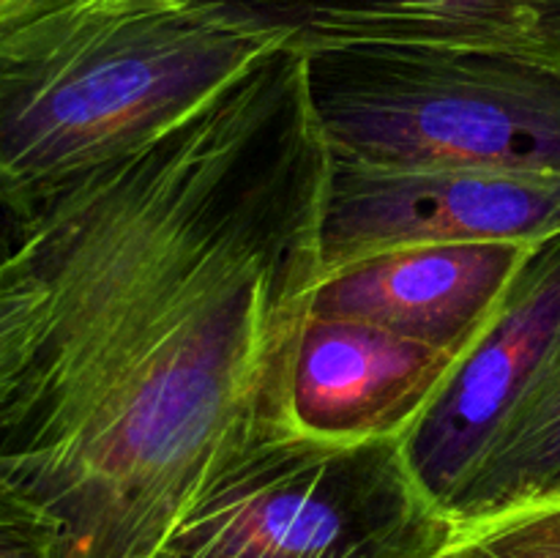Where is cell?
<instances>
[{
    "label": "cell",
    "instance_id": "5",
    "mask_svg": "<svg viewBox=\"0 0 560 558\" xmlns=\"http://www.w3.org/2000/svg\"><path fill=\"white\" fill-rule=\"evenodd\" d=\"M560 233V181L459 170H381L331 159L320 213V277L377 252Z\"/></svg>",
    "mask_w": 560,
    "mask_h": 558
},
{
    "label": "cell",
    "instance_id": "10",
    "mask_svg": "<svg viewBox=\"0 0 560 558\" xmlns=\"http://www.w3.org/2000/svg\"><path fill=\"white\" fill-rule=\"evenodd\" d=\"M560 501V337L459 492V528Z\"/></svg>",
    "mask_w": 560,
    "mask_h": 558
},
{
    "label": "cell",
    "instance_id": "9",
    "mask_svg": "<svg viewBox=\"0 0 560 558\" xmlns=\"http://www.w3.org/2000/svg\"><path fill=\"white\" fill-rule=\"evenodd\" d=\"M457 356L348 317H306L290 372V427L326 441L402 438Z\"/></svg>",
    "mask_w": 560,
    "mask_h": 558
},
{
    "label": "cell",
    "instance_id": "3",
    "mask_svg": "<svg viewBox=\"0 0 560 558\" xmlns=\"http://www.w3.org/2000/svg\"><path fill=\"white\" fill-rule=\"evenodd\" d=\"M301 55L310 109L337 162L560 181V69L421 47Z\"/></svg>",
    "mask_w": 560,
    "mask_h": 558
},
{
    "label": "cell",
    "instance_id": "12",
    "mask_svg": "<svg viewBox=\"0 0 560 558\" xmlns=\"http://www.w3.org/2000/svg\"><path fill=\"white\" fill-rule=\"evenodd\" d=\"M443 558H560V501L459 528Z\"/></svg>",
    "mask_w": 560,
    "mask_h": 558
},
{
    "label": "cell",
    "instance_id": "13",
    "mask_svg": "<svg viewBox=\"0 0 560 558\" xmlns=\"http://www.w3.org/2000/svg\"><path fill=\"white\" fill-rule=\"evenodd\" d=\"M0 558H71L58 518L0 470Z\"/></svg>",
    "mask_w": 560,
    "mask_h": 558
},
{
    "label": "cell",
    "instance_id": "4",
    "mask_svg": "<svg viewBox=\"0 0 560 558\" xmlns=\"http://www.w3.org/2000/svg\"><path fill=\"white\" fill-rule=\"evenodd\" d=\"M454 536L399 435L284 432L213 476L156 558H443Z\"/></svg>",
    "mask_w": 560,
    "mask_h": 558
},
{
    "label": "cell",
    "instance_id": "14",
    "mask_svg": "<svg viewBox=\"0 0 560 558\" xmlns=\"http://www.w3.org/2000/svg\"><path fill=\"white\" fill-rule=\"evenodd\" d=\"M197 0H31L11 14L0 16L9 20L16 14L31 11H88V14H126V11H156V9H184Z\"/></svg>",
    "mask_w": 560,
    "mask_h": 558
},
{
    "label": "cell",
    "instance_id": "2",
    "mask_svg": "<svg viewBox=\"0 0 560 558\" xmlns=\"http://www.w3.org/2000/svg\"><path fill=\"white\" fill-rule=\"evenodd\" d=\"M279 47L208 5L0 20V222L16 239L69 186Z\"/></svg>",
    "mask_w": 560,
    "mask_h": 558
},
{
    "label": "cell",
    "instance_id": "7",
    "mask_svg": "<svg viewBox=\"0 0 560 558\" xmlns=\"http://www.w3.org/2000/svg\"><path fill=\"white\" fill-rule=\"evenodd\" d=\"M295 53L421 47L560 69V0H197Z\"/></svg>",
    "mask_w": 560,
    "mask_h": 558
},
{
    "label": "cell",
    "instance_id": "6",
    "mask_svg": "<svg viewBox=\"0 0 560 558\" xmlns=\"http://www.w3.org/2000/svg\"><path fill=\"white\" fill-rule=\"evenodd\" d=\"M558 337L560 233L530 249L492 321L402 435L416 479L448 518Z\"/></svg>",
    "mask_w": 560,
    "mask_h": 558
},
{
    "label": "cell",
    "instance_id": "11",
    "mask_svg": "<svg viewBox=\"0 0 560 558\" xmlns=\"http://www.w3.org/2000/svg\"><path fill=\"white\" fill-rule=\"evenodd\" d=\"M47 334V290L16 239L0 255V452L25 425L36 397L38 364Z\"/></svg>",
    "mask_w": 560,
    "mask_h": 558
},
{
    "label": "cell",
    "instance_id": "1",
    "mask_svg": "<svg viewBox=\"0 0 560 558\" xmlns=\"http://www.w3.org/2000/svg\"><path fill=\"white\" fill-rule=\"evenodd\" d=\"M331 153L279 47L16 233L47 290L0 470L71 558H156L202 487L290 427Z\"/></svg>",
    "mask_w": 560,
    "mask_h": 558
},
{
    "label": "cell",
    "instance_id": "15",
    "mask_svg": "<svg viewBox=\"0 0 560 558\" xmlns=\"http://www.w3.org/2000/svg\"><path fill=\"white\" fill-rule=\"evenodd\" d=\"M14 244H16V239L9 233V228L0 222V255H5V252H9Z\"/></svg>",
    "mask_w": 560,
    "mask_h": 558
},
{
    "label": "cell",
    "instance_id": "8",
    "mask_svg": "<svg viewBox=\"0 0 560 558\" xmlns=\"http://www.w3.org/2000/svg\"><path fill=\"white\" fill-rule=\"evenodd\" d=\"M534 246L465 241L377 252L323 274L310 315L372 323L459 359L492 321Z\"/></svg>",
    "mask_w": 560,
    "mask_h": 558
},
{
    "label": "cell",
    "instance_id": "16",
    "mask_svg": "<svg viewBox=\"0 0 560 558\" xmlns=\"http://www.w3.org/2000/svg\"><path fill=\"white\" fill-rule=\"evenodd\" d=\"M25 3H31V0H0V16L11 14V11H16L20 5H25Z\"/></svg>",
    "mask_w": 560,
    "mask_h": 558
}]
</instances>
